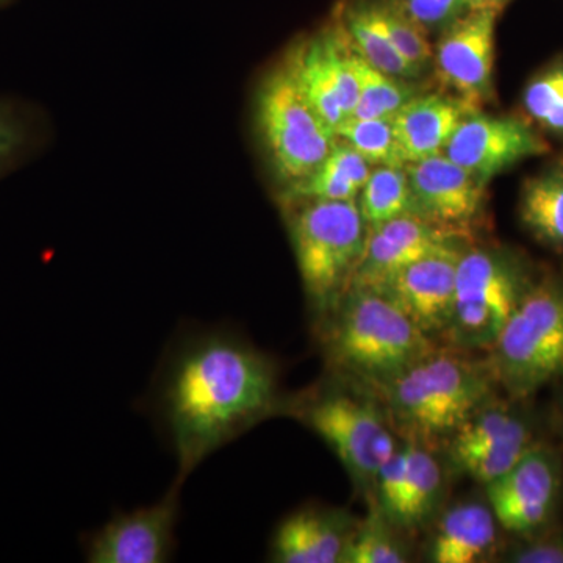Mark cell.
Returning a JSON list of instances; mask_svg holds the SVG:
<instances>
[{
    "mask_svg": "<svg viewBox=\"0 0 563 563\" xmlns=\"http://www.w3.org/2000/svg\"><path fill=\"white\" fill-rule=\"evenodd\" d=\"M426 33L442 32L473 7V0H399Z\"/></svg>",
    "mask_w": 563,
    "mask_h": 563,
    "instance_id": "obj_32",
    "label": "cell"
},
{
    "mask_svg": "<svg viewBox=\"0 0 563 563\" xmlns=\"http://www.w3.org/2000/svg\"><path fill=\"white\" fill-rule=\"evenodd\" d=\"M141 407L185 484L206 459L279 409V373L224 325L185 324L166 344Z\"/></svg>",
    "mask_w": 563,
    "mask_h": 563,
    "instance_id": "obj_1",
    "label": "cell"
},
{
    "mask_svg": "<svg viewBox=\"0 0 563 563\" xmlns=\"http://www.w3.org/2000/svg\"><path fill=\"white\" fill-rule=\"evenodd\" d=\"M473 109L457 96L420 95L391 117L393 132L404 162L413 163L443 154L448 141Z\"/></svg>",
    "mask_w": 563,
    "mask_h": 563,
    "instance_id": "obj_17",
    "label": "cell"
},
{
    "mask_svg": "<svg viewBox=\"0 0 563 563\" xmlns=\"http://www.w3.org/2000/svg\"><path fill=\"white\" fill-rule=\"evenodd\" d=\"M361 192L358 209L368 225L380 224L402 214H415L406 168L376 166Z\"/></svg>",
    "mask_w": 563,
    "mask_h": 563,
    "instance_id": "obj_28",
    "label": "cell"
},
{
    "mask_svg": "<svg viewBox=\"0 0 563 563\" xmlns=\"http://www.w3.org/2000/svg\"><path fill=\"white\" fill-rule=\"evenodd\" d=\"M174 479L163 498L129 512H117L107 523L85 533L81 551L88 563H166L177 550L180 493Z\"/></svg>",
    "mask_w": 563,
    "mask_h": 563,
    "instance_id": "obj_9",
    "label": "cell"
},
{
    "mask_svg": "<svg viewBox=\"0 0 563 563\" xmlns=\"http://www.w3.org/2000/svg\"><path fill=\"white\" fill-rule=\"evenodd\" d=\"M510 0H473V7H492V9L501 10Z\"/></svg>",
    "mask_w": 563,
    "mask_h": 563,
    "instance_id": "obj_35",
    "label": "cell"
},
{
    "mask_svg": "<svg viewBox=\"0 0 563 563\" xmlns=\"http://www.w3.org/2000/svg\"><path fill=\"white\" fill-rule=\"evenodd\" d=\"M347 49L346 33L332 16L320 32L299 41L285 58L307 101L333 133L357 106L358 85Z\"/></svg>",
    "mask_w": 563,
    "mask_h": 563,
    "instance_id": "obj_10",
    "label": "cell"
},
{
    "mask_svg": "<svg viewBox=\"0 0 563 563\" xmlns=\"http://www.w3.org/2000/svg\"><path fill=\"white\" fill-rule=\"evenodd\" d=\"M520 214L537 239L563 246V166L547 169L526 181Z\"/></svg>",
    "mask_w": 563,
    "mask_h": 563,
    "instance_id": "obj_23",
    "label": "cell"
},
{
    "mask_svg": "<svg viewBox=\"0 0 563 563\" xmlns=\"http://www.w3.org/2000/svg\"><path fill=\"white\" fill-rule=\"evenodd\" d=\"M559 492L553 455L531 448L510 472L487 485L496 521L510 532L533 531L547 521Z\"/></svg>",
    "mask_w": 563,
    "mask_h": 563,
    "instance_id": "obj_15",
    "label": "cell"
},
{
    "mask_svg": "<svg viewBox=\"0 0 563 563\" xmlns=\"http://www.w3.org/2000/svg\"><path fill=\"white\" fill-rule=\"evenodd\" d=\"M347 539L342 515L324 507H301L277 525L269 558L277 563L342 562Z\"/></svg>",
    "mask_w": 563,
    "mask_h": 563,
    "instance_id": "obj_18",
    "label": "cell"
},
{
    "mask_svg": "<svg viewBox=\"0 0 563 563\" xmlns=\"http://www.w3.org/2000/svg\"><path fill=\"white\" fill-rule=\"evenodd\" d=\"M531 432L523 421L506 410H479L453 433V459L474 451L510 444H529Z\"/></svg>",
    "mask_w": 563,
    "mask_h": 563,
    "instance_id": "obj_27",
    "label": "cell"
},
{
    "mask_svg": "<svg viewBox=\"0 0 563 563\" xmlns=\"http://www.w3.org/2000/svg\"><path fill=\"white\" fill-rule=\"evenodd\" d=\"M463 235L433 222L402 214L369 225L365 250L352 276L350 290L380 291L401 269L433 255H461Z\"/></svg>",
    "mask_w": 563,
    "mask_h": 563,
    "instance_id": "obj_12",
    "label": "cell"
},
{
    "mask_svg": "<svg viewBox=\"0 0 563 563\" xmlns=\"http://www.w3.org/2000/svg\"><path fill=\"white\" fill-rule=\"evenodd\" d=\"M515 562L523 563H563V540L540 543L515 555Z\"/></svg>",
    "mask_w": 563,
    "mask_h": 563,
    "instance_id": "obj_34",
    "label": "cell"
},
{
    "mask_svg": "<svg viewBox=\"0 0 563 563\" xmlns=\"http://www.w3.org/2000/svg\"><path fill=\"white\" fill-rule=\"evenodd\" d=\"M401 544L388 532L377 517L369 518L361 531L347 539L342 563H402L406 562Z\"/></svg>",
    "mask_w": 563,
    "mask_h": 563,
    "instance_id": "obj_31",
    "label": "cell"
},
{
    "mask_svg": "<svg viewBox=\"0 0 563 563\" xmlns=\"http://www.w3.org/2000/svg\"><path fill=\"white\" fill-rule=\"evenodd\" d=\"M461 255H433L415 262L377 292L387 296L426 335L446 333L454 312Z\"/></svg>",
    "mask_w": 563,
    "mask_h": 563,
    "instance_id": "obj_16",
    "label": "cell"
},
{
    "mask_svg": "<svg viewBox=\"0 0 563 563\" xmlns=\"http://www.w3.org/2000/svg\"><path fill=\"white\" fill-rule=\"evenodd\" d=\"M407 474V448L396 450L395 454L384 463L376 477L377 495L385 515L396 523L401 509L404 485Z\"/></svg>",
    "mask_w": 563,
    "mask_h": 563,
    "instance_id": "obj_33",
    "label": "cell"
},
{
    "mask_svg": "<svg viewBox=\"0 0 563 563\" xmlns=\"http://www.w3.org/2000/svg\"><path fill=\"white\" fill-rule=\"evenodd\" d=\"M288 229L303 291L313 312L329 313L350 291L365 250V220L355 201L287 203Z\"/></svg>",
    "mask_w": 563,
    "mask_h": 563,
    "instance_id": "obj_4",
    "label": "cell"
},
{
    "mask_svg": "<svg viewBox=\"0 0 563 563\" xmlns=\"http://www.w3.org/2000/svg\"><path fill=\"white\" fill-rule=\"evenodd\" d=\"M347 58L358 85L357 106L352 113L354 118H361V120L391 118L396 111L421 92L415 80L388 76L363 60L351 46L347 49Z\"/></svg>",
    "mask_w": 563,
    "mask_h": 563,
    "instance_id": "obj_22",
    "label": "cell"
},
{
    "mask_svg": "<svg viewBox=\"0 0 563 563\" xmlns=\"http://www.w3.org/2000/svg\"><path fill=\"white\" fill-rule=\"evenodd\" d=\"M43 139V122L31 106L0 98V179L35 154Z\"/></svg>",
    "mask_w": 563,
    "mask_h": 563,
    "instance_id": "obj_26",
    "label": "cell"
},
{
    "mask_svg": "<svg viewBox=\"0 0 563 563\" xmlns=\"http://www.w3.org/2000/svg\"><path fill=\"white\" fill-rule=\"evenodd\" d=\"M333 365L387 384L433 351L431 336L380 292L350 290L328 332Z\"/></svg>",
    "mask_w": 563,
    "mask_h": 563,
    "instance_id": "obj_3",
    "label": "cell"
},
{
    "mask_svg": "<svg viewBox=\"0 0 563 563\" xmlns=\"http://www.w3.org/2000/svg\"><path fill=\"white\" fill-rule=\"evenodd\" d=\"M495 383L490 366L433 350L383 387L395 420L415 439L431 440L479 412Z\"/></svg>",
    "mask_w": 563,
    "mask_h": 563,
    "instance_id": "obj_2",
    "label": "cell"
},
{
    "mask_svg": "<svg viewBox=\"0 0 563 563\" xmlns=\"http://www.w3.org/2000/svg\"><path fill=\"white\" fill-rule=\"evenodd\" d=\"M255 122L274 173L285 188L309 177L336 141L335 133L307 101L285 62L258 87Z\"/></svg>",
    "mask_w": 563,
    "mask_h": 563,
    "instance_id": "obj_6",
    "label": "cell"
},
{
    "mask_svg": "<svg viewBox=\"0 0 563 563\" xmlns=\"http://www.w3.org/2000/svg\"><path fill=\"white\" fill-rule=\"evenodd\" d=\"M333 16L339 20L346 33L352 49L357 52L363 60L398 79H420L422 70L402 57L401 52L374 27L373 22L358 9L354 0L340 2Z\"/></svg>",
    "mask_w": 563,
    "mask_h": 563,
    "instance_id": "obj_21",
    "label": "cell"
},
{
    "mask_svg": "<svg viewBox=\"0 0 563 563\" xmlns=\"http://www.w3.org/2000/svg\"><path fill=\"white\" fill-rule=\"evenodd\" d=\"M496 383L526 398L563 374V282L525 291L492 346Z\"/></svg>",
    "mask_w": 563,
    "mask_h": 563,
    "instance_id": "obj_5",
    "label": "cell"
},
{
    "mask_svg": "<svg viewBox=\"0 0 563 563\" xmlns=\"http://www.w3.org/2000/svg\"><path fill=\"white\" fill-rule=\"evenodd\" d=\"M501 10L472 7L451 22L433 47V66L444 87L479 109L493 98L495 31Z\"/></svg>",
    "mask_w": 563,
    "mask_h": 563,
    "instance_id": "obj_11",
    "label": "cell"
},
{
    "mask_svg": "<svg viewBox=\"0 0 563 563\" xmlns=\"http://www.w3.org/2000/svg\"><path fill=\"white\" fill-rule=\"evenodd\" d=\"M406 448V485L396 525L412 528L420 525L435 506L442 487V470L432 454L420 444L410 443Z\"/></svg>",
    "mask_w": 563,
    "mask_h": 563,
    "instance_id": "obj_25",
    "label": "cell"
},
{
    "mask_svg": "<svg viewBox=\"0 0 563 563\" xmlns=\"http://www.w3.org/2000/svg\"><path fill=\"white\" fill-rule=\"evenodd\" d=\"M291 413L336 454L355 477L376 481L395 454V439L372 404L344 393H320L291 404Z\"/></svg>",
    "mask_w": 563,
    "mask_h": 563,
    "instance_id": "obj_8",
    "label": "cell"
},
{
    "mask_svg": "<svg viewBox=\"0 0 563 563\" xmlns=\"http://www.w3.org/2000/svg\"><path fill=\"white\" fill-rule=\"evenodd\" d=\"M525 291L517 266L499 252H462L448 335L465 350L492 347Z\"/></svg>",
    "mask_w": 563,
    "mask_h": 563,
    "instance_id": "obj_7",
    "label": "cell"
},
{
    "mask_svg": "<svg viewBox=\"0 0 563 563\" xmlns=\"http://www.w3.org/2000/svg\"><path fill=\"white\" fill-rule=\"evenodd\" d=\"M495 515L484 504H461L444 515L431 548L437 563L479 562L495 547Z\"/></svg>",
    "mask_w": 563,
    "mask_h": 563,
    "instance_id": "obj_20",
    "label": "cell"
},
{
    "mask_svg": "<svg viewBox=\"0 0 563 563\" xmlns=\"http://www.w3.org/2000/svg\"><path fill=\"white\" fill-rule=\"evenodd\" d=\"M523 107L544 131L563 136V63L544 69L529 81Z\"/></svg>",
    "mask_w": 563,
    "mask_h": 563,
    "instance_id": "obj_30",
    "label": "cell"
},
{
    "mask_svg": "<svg viewBox=\"0 0 563 563\" xmlns=\"http://www.w3.org/2000/svg\"><path fill=\"white\" fill-rule=\"evenodd\" d=\"M406 173L415 214L465 236L483 210L487 185L444 154L407 163Z\"/></svg>",
    "mask_w": 563,
    "mask_h": 563,
    "instance_id": "obj_14",
    "label": "cell"
},
{
    "mask_svg": "<svg viewBox=\"0 0 563 563\" xmlns=\"http://www.w3.org/2000/svg\"><path fill=\"white\" fill-rule=\"evenodd\" d=\"M372 174V165L354 147L336 140L324 162L306 179L284 188V203L355 201Z\"/></svg>",
    "mask_w": 563,
    "mask_h": 563,
    "instance_id": "obj_19",
    "label": "cell"
},
{
    "mask_svg": "<svg viewBox=\"0 0 563 563\" xmlns=\"http://www.w3.org/2000/svg\"><path fill=\"white\" fill-rule=\"evenodd\" d=\"M11 0H0V7L7 5V3H10Z\"/></svg>",
    "mask_w": 563,
    "mask_h": 563,
    "instance_id": "obj_36",
    "label": "cell"
},
{
    "mask_svg": "<svg viewBox=\"0 0 563 563\" xmlns=\"http://www.w3.org/2000/svg\"><path fill=\"white\" fill-rule=\"evenodd\" d=\"M550 151L532 125L518 118L470 111L448 141L443 154L487 185L510 166Z\"/></svg>",
    "mask_w": 563,
    "mask_h": 563,
    "instance_id": "obj_13",
    "label": "cell"
},
{
    "mask_svg": "<svg viewBox=\"0 0 563 563\" xmlns=\"http://www.w3.org/2000/svg\"><path fill=\"white\" fill-rule=\"evenodd\" d=\"M335 136L354 147L372 166L406 168L393 132L391 118L361 120L350 117L335 129Z\"/></svg>",
    "mask_w": 563,
    "mask_h": 563,
    "instance_id": "obj_29",
    "label": "cell"
},
{
    "mask_svg": "<svg viewBox=\"0 0 563 563\" xmlns=\"http://www.w3.org/2000/svg\"><path fill=\"white\" fill-rule=\"evenodd\" d=\"M385 38L401 52L402 57L422 73L432 63L433 47L422 31L402 9L399 0H354Z\"/></svg>",
    "mask_w": 563,
    "mask_h": 563,
    "instance_id": "obj_24",
    "label": "cell"
}]
</instances>
